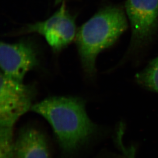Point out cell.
I'll return each mask as SVG.
<instances>
[{"label":"cell","instance_id":"obj_1","mask_svg":"<svg viewBox=\"0 0 158 158\" xmlns=\"http://www.w3.org/2000/svg\"><path fill=\"white\" fill-rule=\"evenodd\" d=\"M31 110L51 125L60 148L67 154L86 144L98 130L88 116L85 101L79 97H49L33 105Z\"/></svg>","mask_w":158,"mask_h":158},{"label":"cell","instance_id":"obj_2","mask_svg":"<svg viewBox=\"0 0 158 158\" xmlns=\"http://www.w3.org/2000/svg\"><path fill=\"white\" fill-rule=\"evenodd\" d=\"M127 27L123 9L110 6L102 8L79 28L75 40L82 68L87 75H94L98 55L113 45Z\"/></svg>","mask_w":158,"mask_h":158},{"label":"cell","instance_id":"obj_3","mask_svg":"<svg viewBox=\"0 0 158 158\" xmlns=\"http://www.w3.org/2000/svg\"><path fill=\"white\" fill-rule=\"evenodd\" d=\"M35 95L33 85H26L1 73L0 127L14 128L20 117L31 110Z\"/></svg>","mask_w":158,"mask_h":158},{"label":"cell","instance_id":"obj_4","mask_svg":"<svg viewBox=\"0 0 158 158\" xmlns=\"http://www.w3.org/2000/svg\"><path fill=\"white\" fill-rule=\"evenodd\" d=\"M21 33H36L43 36L53 50L58 52L75 39V19L63 2L60 8L51 17L45 21L27 25Z\"/></svg>","mask_w":158,"mask_h":158},{"label":"cell","instance_id":"obj_5","mask_svg":"<svg viewBox=\"0 0 158 158\" xmlns=\"http://www.w3.org/2000/svg\"><path fill=\"white\" fill-rule=\"evenodd\" d=\"M38 65L37 53L31 42L23 40L15 44L1 43V73L5 76L23 82L26 74Z\"/></svg>","mask_w":158,"mask_h":158},{"label":"cell","instance_id":"obj_6","mask_svg":"<svg viewBox=\"0 0 158 158\" xmlns=\"http://www.w3.org/2000/svg\"><path fill=\"white\" fill-rule=\"evenodd\" d=\"M125 7L132 30L131 46H143L158 27V0H127Z\"/></svg>","mask_w":158,"mask_h":158},{"label":"cell","instance_id":"obj_7","mask_svg":"<svg viewBox=\"0 0 158 158\" xmlns=\"http://www.w3.org/2000/svg\"><path fill=\"white\" fill-rule=\"evenodd\" d=\"M15 158H51L46 138L33 127L20 130L15 141Z\"/></svg>","mask_w":158,"mask_h":158},{"label":"cell","instance_id":"obj_8","mask_svg":"<svg viewBox=\"0 0 158 158\" xmlns=\"http://www.w3.org/2000/svg\"><path fill=\"white\" fill-rule=\"evenodd\" d=\"M135 81L142 88L158 93V56L136 75Z\"/></svg>","mask_w":158,"mask_h":158},{"label":"cell","instance_id":"obj_9","mask_svg":"<svg viewBox=\"0 0 158 158\" xmlns=\"http://www.w3.org/2000/svg\"><path fill=\"white\" fill-rule=\"evenodd\" d=\"M14 128L0 127V158H15Z\"/></svg>","mask_w":158,"mask_h":158},{"label":"cell","instance_id":"obj_10","mask_svg":"<svg viewBox=\"0 0 158 158\" xmlns=\"http://www.w3.org/2000/svg\"><path fill=\"white\" fill-rule=\"evenodd\" d=\"M122 151L123 154L125 155L127 158H135L136 149L134 146H131L128 148L124 147Z\"/></svg>","mask_w":158,"mask_h":158},{"label":"cell","instance_id":"obj_11","mask_svg":"<svg viewBox=\"0 0 158 158\" xmlns=\"http://www.w3.org/2000/svg\"><path fill=\"white\" fill-rule=\"evenodd\" d=\"M65 0H55V4L56 5L59 4L60 3H63Z\"/></svg>","mask_w":158,"mask_h":158},{"label":"cell","instance_id":"obj_12","mask_svg":"<svg viewBox=\"0 0 158 158\" xmlns=\"http://www.w3.org/2000/svg\"><path fill=\"white\" fill-rule=\"evenodd\" d=\"M119 158H127V157H125V156L124 155L123 156V157H119Z\"/></svg>","mask_w":158,"mask_h":158}]
</instances>
